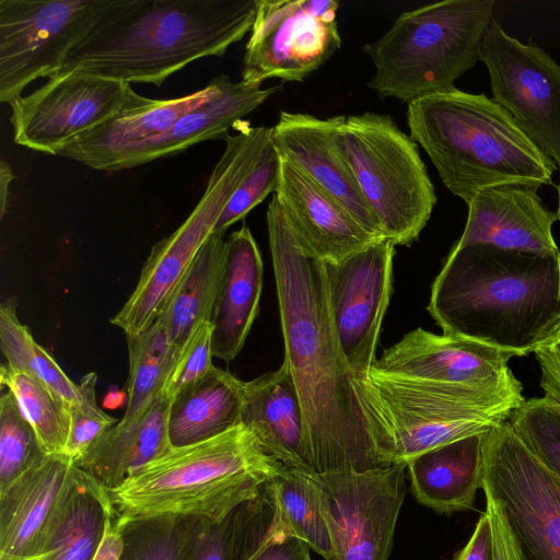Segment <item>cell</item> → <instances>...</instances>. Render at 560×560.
I'll return each instance as SVG.
<instances>
[{
  "label": "cell",
  "instance_id": "7bdbcfd3",
  "mask_svg": "<svg viewBox=\"0 0 560 560\" xmlns=\"http://www.w3.org/2000/svg\"><path fill=\"white\" fill-rule=\"evenodd\" d=\"M24 373L39 380L69 406L78 401L79 385L66 375L56 360L37 342L33 346Z\"/></svg>",
  "mask_w": 560,
  "mask_h": 560
},
{
  "label": "cell",
  "instance_id": "f546056e",
  "mask_svg": "<svg viewBox=\"0 0 560 560\" xmlns=\"http://www.w3.org/2000/svg\"><path fill=\"white\" fill-rule=\"evenodd\" d=\"M243 381L214 366L176 395L168 411L173 447L198 443L242 423Z\"/></svg>",
  "mask_w": 560,
  "mask_h": 560
},
{
  "label": "cell",
  "instance_id": "8d00e7d4",
  "mask_svg": "<svg viewBox=\"0 0 560 560\" xmlns=\"http://www.w3.org/2000/svg\"><path fill=\"white\" fill-rule=\"evenodd\" d=\"M509 422L523 443L560 479V405L546 396L524 400Z\"/></svg>",
  "mask_w": 560,
  "mask_h": 560
},
{
  "label": "cell",
  "instance_id": "4fadbf2b",
  "mask_svg": "<svg viewBox=\"0 0 560 560\" xmlns=\"http://www.w3.org/2000/svg\"><path fill=\"white\" fill-rule=\"evenodd\" d=\"M493 101L560 170V65L536 45L508 35L493 19L483 36Z\"/></svg>",
  "mask_w": 560,
  "mask_h": 560
},
{
  "label": "cell",
  "instance_id": "1f68e13d",
  "mask_svg": "<svg viewBox=\"0 0 560 560\" xmlns=\"http://www.w3.org/2000/svg\"><path fill=\"white\" fill-rule=\"evenodd\" d=\"M129 352L128 401L118 424L139 420L162 392L179 351L156 318L142 332L127 337Z\"/></svg>",
  "mask_w": 560,
  "mask_h": 560
},
{
  "label": "cell",
  "instance_id": "7dc6e473",
  "mask_svg": "<svg viewBox=\"0 0 560 560\" xmlns=\"http://www.w3.org/2000/svg\"><path fill=\"white\" fill-rule=\"evenodd\" d=\"M492 534L488 514L485 512L476 523L467 544L456 553L454 560H491Z\"/></svg>",
  "mask_w": 560,
  "mask_h": 560
},
{
  "label": "cell",
  "instance_id": "44dd1931",
  "mask_svg": "<svg viewBox=\"0 0 560 560\" xmlns=\"http://www.w3.org/2000/svg\"><path fill=\"white\" fill-rule=\"evenodd\" d=\"M228 79L221 74L194 93L168 100L148 98L131 89L122 107L112 118L67 145L59 155L105 171L125 150L163 133L180 116L214 98Z\"/></svg>",
  "mask_w": 560,
  "mask_h": 560
},
{
  "label": "cell",
  "instance_id": "d6986e66",
  "mask_svg": "<svg viewBox=\"0 0 560 560\" xmlns=\"http://www.w3.org/2000/svg\"><path fill=\"white\" fill-rule=\"evenodd\" d=\"M275 196L299 245L319 260L340 261L381 240L364 229L335 198L283 160Z\"/></svg>",
  "mask_w": 560,
  "mask_h": 560
},
{
  "label": "cell",
  "instance_id": "5b68a950",
  "mask_svg": "<svg viewBox=\"0 0 560 560\" xmlns=\"http://www.w3.org/2000/svg\"><path fill=\"white\" fill-rule=\"evenodd\" d=\"M350 384L380 466L407 464L454 441L488 432L524 402L521 383L454 385L382 372L353 373Z\"/></svg>",
  "mask_w": 560,
  "mask_h": 560
},
{
  "label": "cell",
  "instance_id": "277c9868",
  "mask_svg": "<svg viewBox=\"0 0 560 560\" xmlns=\"http://www.w3.org/2000/svg\"><path fill=\"white\" fill-rule=\"evenodd\" d=\"M407 121L444 186L466 205L490 186L552 184L556 163L485 94L455 89L416 98L407 104Z\"/></svg>",
  "mask_w": 560,
  "mask_h": 560
},
{
  "label": "cell",
  "instance_id": "30bf717a",
  "mask_svg": "<svg viewBox=\"0 0 560 560\" xmlns=\"http://www.w3.org/2000/svg\"><path fill=\"white\" fill-rule=\"evenodd\" d=\"M482 481L502 504L525 560H560V479L509 420L483 435Z\"/></svg>",
  "mask_w": 560,
  "mask_h": 560
},
{
  "label": "cell",
  "instance_id": "52a82bcc",
  "mask_svg": "<svg viewBox=\"0 0 560 560\" xmlns=\"http://www.w3.org/2000/svg\"><path fill=\"white\" fill-rule=\"evenodd\" d=\"M493 5V0H444L401 13L364 46L375 68L369 86L406 104L454 91L455 81L480 60Z\"/></svg>",
  "mask_w": 560,
  "mask_h": 560
},
{
  "label": "cell",
  "instance_id": "ac0fdd59",
  "mask_svg": "<svg viewBox=\"0 0 560 560\" xmlns=\"http://www.w3.org/2000/svg\"><path fill=\"white\" fill-rule=\"evenodd\" d=\"M343 116L281 112L272 127V142L283 161L341 203L370 233L385 238L338 143Z\"/></svg>",
  "mask_w": 560,
  "mask_h": 560
},
{
  "label": "cell",
  "instance_id": "b9f144b4",
  "mask_svg": "<svg viewBox=\"0 0 560 560\" xmlns=\"http://www.w3.org/2000/svg\"><path fill=\"white\" fill-rule=\"evenodd\" d=\"M229 516L222 523L192 517L184 560H229Z\"/></svg>",
  "mask_w": 560,
  "mask_h": 560
},
{
  "label": "cell",
  "instance_id": "f1b7e54d",
  "mask_svg": "<svg viewBox=\"0 0 560 560\" xmlns=\"http://www.w3.org/2000/svg\"><path fill=\"white\" fill-rule=\"evenodd\" d=\"M114 509L108 490L73 464L40 553L47 560H92Z\"/></svg>",
  "mask_w": 560,
  "mask_h": 560
},
{
  "label": "cell",
  "instance_id": "4dcf8cb0",
  "mask_svg": "<svg viewBox=\"0 0 560 560\" xmlns=\"http://www.w3.org/2000/svg\"><path fill=\"white\" fill-rule=\"evenodd\" d=\"M223 235L212 233L159 315L170 342L178 350L210 322L224 261Z\"/></svg>",
  "mask_w": 560,
  "mask_h": 560
},
{
  "label": "cell",
  "instance_id": "ee69618b",
  "mask_svg": "<svg viewBox=\"0 0 560 560\" xmlns=\"http://www.w3.org/2000/svg\"><path fill=\"white\" fill-rule=\"evenodd\" d=\"M485 512L489 516L492 534L491 560H525L502 504L491 494L485 493Z\"/></svg>",
  "mask_w": 560,
  "mask_h": 560
},
{
  "label": "cell",
  "instance_id": "9c48e42d",
  "mask_svg": "<svg viewBox=\"0 0 560 560\" xmlns=\"http://www.w3.org/2000/svg\"><path fill=\"white\" fill-rule=\"evenodd\" d=\"M235 129L236 133L223 139L224 151L200 200L172 234L153 245L136 288L110 319L126 337L142 332L159 317L272 133L271 127H252L247 121L238 122Z\"/></svg>",
  "mask_w": 560,
  "mask_h": 560
},
{
  "label": "cell",
  "instance_id": "7402d4cb",
  "mask_svg": "<svg viewBox=\"0 0 560 560\" xmlns=\"http://www.w3.org/2000/svg\"><path fill=\"white\" fill-rule=\"evenodd\" d=\"M73 463L47 455L0 492V560L40 555Z\"/></svg>",
  "mask_w": 560,
  "mask_h": 560
},
{
  "label": "cell",
  "instance_id": "cb8c5ba5",
  "mask_svg": "<svg viewBox=\"0 0 560 560\" xmlns=\"http://www.w3.org/2000/svg\"><path fill=\"white\" fill-rule=\"evenodd\" d=\"M264 266L257 243L246 224L225 241L222 276L213 305L212 353L225 362L241 352L258 314Z\"/></svg>",
  "mask_w": 560,
  "mask_h": 560
},
{
  "label": "cell",
  "instance_id": "f907efd6",
  "mask_svg": "<svg viewBox=\"0 0 560 560\" xmlns=\"http://www.w3.org/2000/svg\"><path fill=\"white\" fill-rule=\"evenodd\" d=\"M558 220H560V184L558 186V211H557Z\"/></svg>",
  "mask_w": 560,
  "mask_h": 560
},
{
  "label": "cell",
  "instance_id": "e575fe53",
  "mask_svg": "<svg viewBox=\"0 0 560 560\" xmlns=\"http://www.w3.org/2000/svg\"><path fill=\"white\" fill-rule=\"evenodd\" d=\"M191 529L192 517L125 516L121 560H184Z\"/></svg>",
  "mask_w": 560,
  "mask_h": 560
},
{
  "label": "cell",
  "instance_id": "ffe728a7",
  "mask_svg": "<svg viewBox=\"0 0 560 560\" xmlns=\"http://www.w3.org/2000/svg\"><path fill=\"white\" fill-rule=\"evenodd\" d=\"M537 190L523 184L480 189L467 205V222L455 245L487 244L518 252L559 253L552 236L557 213L544 206Z\"/></svg>",
  "mask_w": 560,
  "mask_h": 560
},
{
  "label": "cell",
  "instance_id": "836d02e7",
  "mask_svg": "<svg viewBox=\"0 0 560 560\" xmlns=\"http://www.w3.org/2000/svg\"><path fill=\"white\" fill-rule=\"evenodd\" d=\"M0 382L15 396L44 452L63 455L70 430V406L39 380L5 364L0 369Z\"/></svg>",
  "mask_w": 560,
  "mask_h": 560
},
{
  "label": "cell",
  "instance_id": "681fc988",
  "mask_svg": "<svg viewBox=\"0 0 560 560\" xmlns=\"http://www.w3.org/2000/svg\"><path fill=\"white\" fill-rule=\"evenodd\" d=\"M48 557H49L48 553H40V555H35V556H32V557L24 558V559H21V560H47Z\"/></svg>",
  "mask_w": 560,
  "mask_h": 560
},
{
  "label": "cell",
  "instance_id": "f35d334b",
  "mask_svg": "<svg viewBox=\"0 0 560 560\" xmlns=\"http://www.w3.org/2000/svg\"><path fill=\"white\" fill-rule=\"evenodd\" d=\"M96 380L94 372L84 375L78 384L79 399L70 406V430L63 455L73 464L118 422L98 407Z\"/></svg>",
  "mask_w": 560,
  "mask_h": 560
},
{
  "label": "cell",
  "instance_id": "6da1fadb",
  "mask_svg": "<svg viewBox=\"0 0 560 560\" xmlns=\"http://www.w3.org/2000/svg\"><path fill=\"white\" fill-rule=\"evenodd\" d=\"M266 219L284 346L282 363L301 405L308 464L316 474L382 467L354 399L352 373L340 352L325 261L299 245L275 194Z\"/></svg>",
  "mask_w": 560,
  "mask_h": 560
},
{
  "label": "cell",
  "instance_id": "d590c367",
  "mask_svg": "<svg viewBox=\"0 0 560 560\" xmlns=\"http://www.w3.org/2000/svg\"><path fill=\"white\" fill-rule=\"evenodd\" d=\"M46 456L15 396L7 390L0 398V492Z\"/></svg>",
  "mask_w": 560,
  "mask_h": 560
},
{
  "label": "cell",
  "instance_id": "d4e9b609",
  "mask_svg": "<svg viewBox=\"0 0 560 560\" xmlns=\"http://www.w3.org/2000/svg\"><path fill=\"white\" fill-rule=\"evenodd\" d=\"M241 419L268 455L285 467L315 472L306 457L301 405L284 363L243 381Z\"/></svg>",
  "mask_w": 560,
  "mask_h": 560
},
{
  "label": "cell",
  "instance_id": "e0dca14e",
  "mask_svg": "<svg viewBox=\"0 0 560 560\" xmlns=\"http://www.w3.org/2000/svg\"><path fill=\"white\" fill-rule=\"evenodd\" d=\"M515 354L466 338L418 327L385 349L374 368L438 383L501 387L520 382L508 363Z\"/></svg>",
  "mask_w": 560,
  "mask_h": 560
},
{
  "label": "cell",
  "instance_id": "60d3db41",
  "mask_svg": "<svg viewBox=\"0 0 560 560\" xmlns=\"http://www.w3.org/2000/svg\"><path fill=\"white\" fill-rule=\"evenodd\" d=\"M18 302L9 298L0 305V346L7 359L5 365L25 372L31 351L36 340L16 314Z\"/></svg>",
  "mask_w": 560,
  "mask_h": 560
},
{
  "label": "cell",
  "instance_id": "bcb514c9",
  "mask_svg": "<svg viewBox=\"0 0 560 560\" xmlns=\"http://www.w3.org/2000/svg\"><path fill=\"white\" fill-rule=\"evenodd\" d=\"M125 516L114 509L107 516L101 541L92 560H121L124 552Z\"/></svg>",
  "mask_w": 560,
  "mask_h": 560
},
{
  "label": "cell",
  "instance_id": "2e32d148",
  "mask_svg": "<svg viewBox=\"0 0 560 560\" xmlns=\"http://www.w3.org/2000/svg\"><path fill=\"white\" fill-rule=\"evenodd\" d=\"M396 245L381 238L351 256L325 262L329 303L341 355L353 373L369 371L393 292Z\"/></svg>",
  "mask_w": 560,
  "mask_h": 560
},
{
  "label": "cell",
  "instance_id": "d6a6232c",
  "mask_svg": "<svg viewBox=\"0 0 560 560\" xmlns=\"http://www.w3.org/2000/svg\"><path fill=\"white\" fill-rule=\"evenodd\" d=\"M271 518L272 506L262 491L236 508L229 516V560H312L304 541L268 535Z\"/></svg>",
  "mask_w": 560,
  "mask_h": 560
},
{
  "label": "cell",
  "instance_id": "74e56055",
  "mask_svg": "<svg viewBox=\"0 0 560 560\" xmlns=\"http://www.w3.org/2000/svg\"><path fill=\"white\" fill-rule=\"evenodd\" d=\"M282 160L271 139L268 141L253 168L236 188L215 223L213 233L223 235L234 223L244 219L270 192H276Z\"/></svg>",
  "mask_w": 560,
  "mask_h": 560
},
{
  "label": "cell",
  "instance_id": "7a4b0ae2",
  "mask_svg": "<svg viewBox=\"0 0 560 560\" xmlns=\"http://www.w3.org/2000/svg\"><path fill=\"white\" fill-rule=\"evenodd\" d=\"M428 311L444 335L524 357L560 332V252L454 245Z\"/></svg>",
  "mask_w": 560,
  "mask_h": 560
},
{
  "label": "cell",
  "instance_id": "ba28073f",
  "mask_svg": "<svg viewBox=\"0 0 560 560\" xmlns=\"http://www.w3.org/2000/svg\"><path fill=\"white\" fill-rule=\"evenodd\" d=\"M338 143L385 238L410 246L436 203L418 144L389 115L370 112L343 116Z\"/></svg>",
  "mask_w": 560,
  "mask_h": 560
},
{
  "label": "cell",
  "instance_id": "4316f807",
  "mask_svg": "<svg viewBox=\"0 0 560 560\" xmlns=\"http://www.w3.org/2000/svg\"><path fill=\"white\" fill-rule=\"evenodd\" d=\"M171 401L161 392L139 420L130 425L117 422L74 465L107 490L119 487L173 447L168 436Z\"/></svg>",
  "mask_w": 560,
  "mask_h": 560
},
{
  "label": "cell",
  "instance_id": "5bb4252c",
  "mask_svg": "<svg viewBox=\"0 0 560 560\" xmlns=\"http://www.w3.org/2000/svg\"><path fill=\"white\" fill-rule=\"evenodd\" d=\"M131 84L81 71L61 72L10 103L15 144L59 155L81 136L112 118Z\"/></svg>",
  "mask_w": 560,
  "mask_h": 560
},
{
  "label": "cell",
  "instance_id": "8992f818",
  "mask_svg": "<svg viewBox=\"0 0 560 560\" xmlns=\"http://www.w3.org/2000/svg\"><path fill=\"white\" fill-rule=\"evenodd\" d=\"M282 464L243 423L208 440L172 447L108 490L127 517L178 516L222 523L258 497Z\"/></svg>",
  "mask_w": 560,
  "mask_h": 560
},
{
  "label": "cell",
  "instance_id": "9a60e30c",
  "mask_svg": "<svg viewBox=\"0 0 560 560\" xmlns=\"http://www.w3.org/2000/svg\"><path fill=\"white\" fill-rule=\"evenodd\" d=\"M404 464L317 474L331 513L332 560H387L406 494Z\"/></svg>",
  "mask_w": 560,
  "mask_h": 560
},
{
  "label": "cell",
  "instance_id": "f6af8a7d",
  "mask_svg": "<svg viewBox=\"0 0 560 560\" xmlns=\"http://www.w3.org/2000/svg\"><path fill=\"white\" fill-rule=\"evenodd\" d=\"M545 396L560 405V332L535 352Z\"/></svg>",
  "mask_w": 560,
  "mask_h": 560
},
{
  "label": "cell",
  "instance_id": "484cf974",
  "mask_svg": "<svg viewBox=\"0 0 560 560\" xmlns=\"http://www.w3.org/2000/svg\"><path fill=\"white\" fill-rule=\"evenodd\" d=\"M482 434L428 451L407 464L417 501L441 514L474 509L482 489Z\"/></svg>",
  "mask_w": 560,
  "mask_h": 560
},
{
  "label": "cell",
  "instance_id": "603a6c76",
  "mask_svg": "<svg viewBox=\"0 0 560 560\" xmlns=\"http://www.w3.org/2000/svg\"><path fill=\"white\" fill-rule=\"evenodd\" d=\"M278 90L279 86L262 89L260 83L233 82L229 78L219 95L180 116L163 133L125 150L105 171L132 168L178 154L203 141L224 139L230 128H234Z\"/></svg>",
  "mask_w": 560,
  "mask_h": 560
},
{
  "label": "cell",
  "instance_id": "ab89813d",
  "mask_svg": "<svg viewBox=\"0 0 560 560\" xmlns=\"http://www.w3.org/2000/svg\"><path fill=\"white\" fill-rule=\"evenodd\" d=\"M212 327L203 323L180 349L162 392L173 399L213 368Z\"/></svg>",
  "mask_w": 560,
  "mask_h": 560
},
{
  "label": "cell",
  "instance_id": "8fae6325",
  "mask_svg": "<svg viewBox=\"0 0 560 560\" xmlns=\"http://www.w3.org/2000/svg\"><path fill=\"white\" fill-rule=\"evenodd\" d=\"M108 0H0V101L56 77Z\"/></svg>",
  "mask_w": 560,
  "mask_h": 560
},
{
  "label": "cell",
  "instance_id": "7c38bea8",
  "mask_svg": "<svg viewBox=\"0 0 560 560\" xmlns=\"http://www.w3.org/2000/svg\"><path fill=\"white\" fill-rule=\"evenodd\" d=\"M334 0H258L242 79L303 81L341 45Z\"/></svg>",
  "mask_w": 560,
  "mask_h": 560
},
{
  "label": "cell",
  "instance_id": "83f0119b",
  "mask_svg": "<svg viewBox=\"0 0 560 560\" xmlns=\"http://www.w3.org/2000/svg\"><path fill=\"white\" fill-rule=\"evenodd\" d=\"M262 492L272 506L268 529L271 538L300 539L325 560H332L331 513L316 472L281 465Z\"/></svg>",
  "mask_w": 560,
  "mask_h": 560
},
{
  "label": "cell",
  "instance_id": "c3c4849f",
  "mask_svg": "<svg viewBox=\"0 0 560 560\" xmlns=\"http://www.w3.org/2000/svg\"><path fill=\"white\" fill-rule=\"evenodd\" d=\"M14 178L11 165L1 161L0 163V218L3 220L9 207L10 186Z\"/></svg>",
  "mask_w": 560,
  "mask_h": 560
},
{
  "label": "cell",
  "instance_id": "3957f363",
  "mask_svg": "<svg viewBox=\"0 0 560 560\" xmlns=\"http://www.w3.org/2000/svg\"><path fill=\"white\" fill-rule=\"evenodd\" d=\"M257 8L258 0H108L59 73L161 86L198 59L223 56L250 32Z\"/></svg>",
  "mask_w": 560,
  "mask_h": 560
}]
</instances>
